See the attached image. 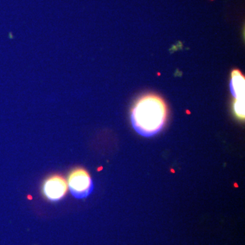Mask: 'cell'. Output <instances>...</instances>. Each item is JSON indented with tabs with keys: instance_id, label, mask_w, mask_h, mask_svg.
Instances as JSON below:
<instances>
[{
	"instance_id": "6da1fadb",
	"label": "cell",
	"mask_w": 245,
	"mask_h": 245,
	"mask_svg": "<svg viewBox=\"0 0 245 245\" xmlns=\"http://www.w3.org/2000/svg\"><path fill=\"white\" fill-rule=\"evenodd\" d=\"M167 117V108L162 97L147 94L136 102L131 113L133 129L140 135L150 137L159 133L164 127Z\"/></svg>"
},
{
	"instance_id": "7a4b0ae2",
	"label": "cell",
	"mask_w": 245,
	"mask_h": 245,
	"mask_svg": "<svg viewBox=\"0 0 245 245\" xmlns=\"http://www.w3.org/2000/svg\"><path fill=\"white\" fill-rule=\"evenodd\" d=\"M67 186L74 198L82 199L91 193L93 182L89 172L83 168L78 167L72 170L69 175Z\"/></svg>"
},
{
	"instance_id": "3957f363",
	"label": "cell",
	"mask_w": 245,
	"mask_h": 245,
	"mask_svg": "<svg viewBox=\"0 0 245 245\" xmlns=\"http://www.w3.org/2000/svg\"><path fill=\"white\" fill-rule=\"evenodd\" d=\"M67 188V182L63 176L53 175L44 181L42 191L48 200L51 201H57L65 196Z\"/></svg>"
},
{
	"instance_id": "277c9868",
	"label": "cell",
	"mask_w": 245,
	"mask_h": 245,
	"mask_svg": "<svg viewBox=\"0 0 245 245\" xmlns=\"http://www.w3.org/2000/svg\"><path fill=\"white\" fill-rule=\"evenodd\" d=\"M244 77L239 70H236L232 73L230 90L236 101H244Z\"/></svg>"
}]
</instances>
